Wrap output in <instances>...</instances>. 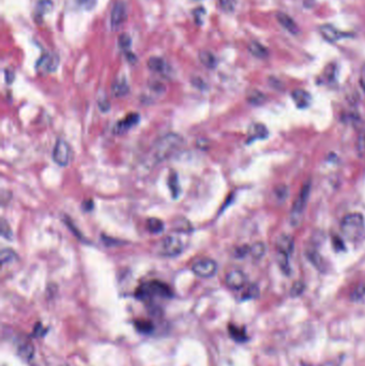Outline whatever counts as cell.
<instances>
[{
	"label": "cell",
	"instance_id": "484cf974",
	"mask_svg": "<svg viewBox=\"0 0 365 366\" xmlns=\"http://www.w3.org/2000/svg\"><path fill=\"white\" fill-rule=\"evenodd\" d=\"M135 326L140 333H151L154 330V326L149 320H138L135 322Z\"/></svg>",
	"mask_w": 365,
	"mask_h": 366
},
{
	"label": "cell",
	"instance_id": "ffe728a7",
	"mask_svg": "<svg viewBox=\"0 0 365 366\" xmlns=\"http://www.w3.org/2000/svg\"><path fill=\"white\" fill-rule=\"evenodd\" d=\"M200 62L208 68H214L218 64V60L216 56L209 50H202L200 52Z\"/></svg>",
	"mask_w": 365,
	"mask_h": 366
},
{
	"label": "cell",
	"instance_id": "ee69618b",
	"mask_svg": "<svg viewBox=\"0 0 365 366\" xmlns=\"http://www.w3.org/2000/svg\"><path fill=\"white\" fill-rule=\"evenodd\" d=\"M360 82H361V86H362L363 90L365 91V70H363V72H362V76H361Z\"/></svg>",
	"mask_w": 365,
	"mask_h": 366
},
{
	"label": "cell",
	"instance_id": "603a6c76",
	"mask_svg": "<svg viewBox=\"0 0 365 366\" xmlns=\"http://www.w3.org/2000/svg\"><path fill=\"white\" fill-rule=\"evenodd\" d=\"M147 230L152 234H160L164 230V224L161 220L152 218L147 220Z\"/></svg>",
	"mask_w": 365,
	"mask_h": 366
},
{
	"label": "cell",
	"instance_id": "b9f144b4",
	"mask_svg": "<svg viewBox=\"0 0 365 366\" xmlns=\"http://www.w3.org/2000/svg\"><path fill=\"white\" fill-rule=\"evenodd\" d=\"M4 75H6V82L8 84H11L14 80V73L11 70H6Z\"/></svg>",
	"mask_w": 365,
	"mask_h": 366
},
{
	"label": "cell",
	"instance_id": "1f68e13d",
	"mask_svg": "<svg viewBox=\"0 0 365 366\" xmlns=\"http://www.w3.org/2000/svg\"><path fill=\"white\" fill-rule=\"evenodd\" d=\"M260 294V289L256 285H250L243 294V299H254Z\"/></svg>",
	"mask_w": 365,
	"mask_h": 366
},
{
	"label": "cell",
	"instance_id": "7a4b0ae2",
	"mask_svg": "<svg viewBox=\"0 0 365 366\" xmlns=\"http://www.w3.org/2000/svg\"><path fill=\"white\" fill-rule=\"evenodd\" d=\"M135 296L142 301H152L156 298L170 299L172 296V292L162 282L150 280L136 289Z\"/></svg>",
	"mask_w": 365,
	"mask_h": 366
},
{
	"label": "cell",
	"instance_id": "ba28073f",
	"mask_svg": "<svg viewBox=\"0 0 365 366\" xmlns=\"http://www.w3.org/2000/svg\"><path fill=\"white\" fill-rule=\"evenodd\" d=\"M128 12L126 6L122 2H118L112 6V10L110 13V26L114 30L119 29L124 25V22L126 20Z\"/></svg>",
	"mask_w": 365,
	"mask_h": 366
},
{
	"label": "cell",
	"instance_id": "d590c367",
	"mask_svg": "<svg viewBox=\"0 0 365 366\" xmlns=\"http://www.w3.org/2000/svg\"><path fill=\"white\" fill-rule=\"evenodd\" d=\"M276 195L278 196L280 200H285V198L288 196V188H286L285 186H280L276 190Z\"/></svg>",
	"mask_w": 365,
	"mask_h": 366
},
{
	"label": "cell",
	"instance_id": "f1b7e54d",
	"mask_svg": "<svg viewBox=\"0 0 365 366\" xmlns=\"http://www.w3.org/2000/svg\"><path fill=\"white\" fill-rule=\"evenodd\" d=\"M288 257L283 253H280V252H278V266L280 269L282 270L285 274H290V260H288Z\"/></svg>",
	"mask_w": 365,
	"mask_h": 366
},
{
	"label": "cell",
	"instance_id": "d6986e66",
	"mask_svg": "<svg viewBox=\"0 0 365 366\" xmlns=\"http://www.w3.org/2000/svg\"><path fill=\"white\" fill-rule=\"evenodd\" d=\"M306 256L308 258V260L312 262V264L315 266L318 270H320V271L324 270L326 262L317 250H308Z\"/></svg>",
	"mask_w": 365,
	"mask_h": 366
},
{
	"label": "cell",
	"instance_id": "e575fe53",
	"mask_svg": "<svg viewBox=\"0 0 365 366\" xmlns=\"http://www.w3.org/2000/svg\"><path fill=\"white\" fill-rule=\"evenodd\" d=\"M2 237H4L6 239L12 238V230H11L10 226L8 225L6 220L4 218H2Z\"/></svg>",
	"mask_w": 365,
	"mask_h": 366
},
{
	"label": "cell",
	"instance_id": "8fae6325",
	"mask_svg": "<svg viewBox=\"0 0 365 366\" xmlns=\"http://www.w3.org/2000/svg\"><path fill=\"white\" fill-rule=\"evenodd\" d=\"M140 121V115L138 114H128L124 119L118 121L117 124L114 126V133L115 134H122L126 133L128 130L132 128L134 126L138 124Z\"/></svg>",
	"mask_w": 365,
	"mask_h": 366
},
{
	"label": "cell",
	"instance_id": "83f0119b",
	"mask_svg": "<svg viewBox=\"0 0 365 366\" xmlns=\"http://www.w3.org/2000/svg\"><path fill=\"white\" fill-rule=\"evenodd\" d=\"M230 336L239 342L246 340V334L244 329H240V328L234 326H230Z\"/></svg>",
	"mask_w": 365,
	"mask_h": 366
},
{
	"label": "cell",
	"instance_id": "9c48e42d",
	"mask_svg": "<svg viewBox=\"0 0 365 366\" xmlns=\"http://www.w3.org/2000/svg\"><path fill=\"white\" fill-rule=\"evenodd\" d=\"M226 285L234 290L242 289L246 284V276L241 270H232L225 278Z\"/></svg>",
	"mask_w": 365,
	"mask_h": 366
},
{
	"label": "cell",
	"instance_id": "6da1fadb",
	"mask_svg": "<svg viewBox=\"0 0 365 366\" xmlns=\"http://www.w3.org/2000/svg\"><path fill=\"white\" fill-rule=\"evenodd\" d=\"M184 146V138L178 134L170 133L160 138L154 148V156L158 162L166 161L177 154Z\"/></svg>",
	"mask_w": 365,
	"mask_h": 366
},
{
	"label": "cell",
	"instance_id": "f546056e",
	"mask_svg": "<svg viewBox=\"0 0 365 366\" xmlns=\"http://www.w3.org/2000/svg\"><path fill=\"white\" fill-rule=\"evenodd\" d=\"M52 9V0H39L36 4V15L42 16Z\"/></svg>",
	"mask_w": 365,
	"mask_h": 366
},
{
	"label": "cell",
	"instance_id": "ab89813d",
	"mask_svg": "<svg viewBox=\"0 0 365 366\" xmlns=\"http://www.w3.org/2000/svg\"><path fill=\"white\" fill-rule=\"evenodd\" d=\"M204 14V10L202 9V8H198L195 12H194V15H195V20H196V22L197 24H202V15Z\"/></svg>",
	"mask_w": 365,
	"mask_h": 366
},
{
	"label": "cell",
	"instance_id": "44dd1931",
	"mask_svg": "<svg viewBox=\"0 0 365 366\" xmlns=\"http://www.w3.org/2000/svg\"><path fill=\"white\" fill-rule=\"evenodd\" d=\"M168 186L170 188V193L174 197V200H177L178 196L180 195V186H179V180H178V176L177 174L174 172H172L170 174V179H168Z\"/></svg>",
	"mask_w": 365,
	"mask_h": 366
},
{
	"label": "cell",
	"instance_id": "bcb514c9",
	"mask_svg": "<svg viewBox=\"0 0 365 366\" xmlns=\"http://www.w3.org/2000/svg\"><path fill=\"white\" fill-rule=\"evenodd\" d=\"M64 366H66V365H64Z\"/></svg>",
	"mask_w": 365,
	"mask_h": 366
},
{
	"label": "cell",
	"instance_id": "7c38bea8",
	"mask_svg": "<svg viewBox=\"0 0 365 366\" xmlns=\"http://www.w3.org/2000/svg\"><path fill=\"white\" fill-rule=\"evenodd\" d=\"M294 248V242L292 237H290V234H282L280 236H278V238L276 239L278 252L290 256L292 254Z\"/></svg>",
	"mask_w": 365,
	"mask_h": 366
},
{
	"label": "cell",
	"instance_id": "8d00e7d4",
	"mask_svg": "<svg viewBox=\"0 0 365 366\" xmlns=\"http://www.w3.org/2000/svg\"><path fill=\"white\" fill-rule=\"evenodd\" d=\"M250 248L248 246H240L238 248H236V250H234L236 257L243 258L244 256H246L250 253Z\"/></svg>",
	"mask_w": 365,
	"mask_h": 366
},
{
	"label": "cell",
	"instance_id": "277c9868",
	"mask_svg": "<svg viewBox=\"0 0 365 366\" xmlns=\"http://www.w3.org/2000/svg\"><path fill=\"white\" fill-rule=\"evenodd\" d=\"M310 188H312V183L310 180L304 182L298 196H296V198L294 202L292 213H290V222L294 227L298 226L302 220L303 213H304V210H306V207L308 202V197L310 194Z\"/></svg>",
	"mask_w": 365,
	"mask_h": 366
},
{
	"label": "cell",
	"instance_id": "f6af8a7d",
	"mask_svg": "<svg viewBox=\"0 0 365 366\" xmlns=\"http://www.w3.org/2000/svg\"><path fill=\"white\" fill-rule=\"evenodd\" d=\"M126 58H128V60H130V61H134L136 59L135 56L130 52H128V54H126Z\"/></svg>",
	"mask_w": 365,
	"mask_h": 366
},
{
	"label": "cell",
	"instance_id": "4dcf8cb0",
	"mask_svg": "<svg viewBox=\"0 0 365 366\" xmlns=\"http://www.w3.org/2000/svg\"><path fill=\"white\" fill-rule=\"evenodd\" d=\"M18 255L15 254V252L10 248H4L2 250V254H0V259H2V264H4L6 262H10L14 259H16Z\"/></svg>",
	"mask_w": 365,
	"mask_h": 366
},
{
	"label": "cell",
	"instance_id": "5b68a950",
	"mask_svg": "<svg viewBox=\"0 0 365 366\" xmlns=\"http://www.w3.org/2000/svg\"><path fill=\"white\" fill-rule=\"evenodd\" d=\"M192 270L196 274L197 276L204 278H209L214 276L218 271V264L214 260L209 258L200 259L193 264Z\"/></svg>",
	"mask_w": 365,
	"mask_h": 366
},
{
	"label": "cell",
	"instance_id": "5bb4252c",
	"mask_svg": "<svg viewBox=\"0 0 365 366\" xmlns=\"http://www.w3.org/2000/svg\"><path fill=\"white\" fill-rule=\"evenodd\" d=\"M292 100L298 108H306L310 105L312 96L308 91L303 89H296L292 94Z\"/></svg>",
	"mask_w": 365,
	"mask_h": 366
},
{
	"label": "cell",
	"instance_id": "3957f363",
	"mask_svg": "<svg viewBox=\"0 0 365 366\" xmlns=\"http://www.w3.org/2000/svg\"><path fill=\"white\" fill-rule=\"evenodd\" d=\"M340 230L348 239H358L364 230V216L358 212L349 213L342 220Z\"/></svg>",
	"mask_w": 365,
	"mask_h": 366
},
{
	"label": "cell",
	"instance_id": "d6a6232c",
	"mask_svg": "<svg viewBox=\"0 0 365 366\" xmlns=\"http://www.w3.org/2000/svg\"><path fill=\"white\" fill-rule=\"evenodd\" d=\"M118 43H119V46L121 48L126 50L130 48V46H131V38L128 36V34H120L119 38H118Z\"/></svg>",
	"mask_w": 365,
	"mask_h": 366
},
{
	"label": "cell",
	"instance_id": "60d3db41",
	"mask_svg": "<svg viewBox=\"0 0 365 366\" xmlns=\"http://www.w3.org/2000/svg\"><path fill=\"white\" fill-rule=\"evenodd\" d=\"M358 148L360 152H364L365 151V134L361 135L359 137V142H358Z\"/></svg>",
	"mask_w": 365,
	"mask_h": 366
},
{
	"label": "cell",
	"instance_id": "f35d334b",
	"mask_svg": "<svg viewBox=\"0 0 365 366\" xmlns=\"http://www.w3.org/2000/svg\"><path fill=\"white\" fill-rule=\"evenodd\" d=\"M303 290H304L303 283H301V282H296V283H294L292 288V296H299L300 294H302Z\"/></svg>",
	"mask_w": 365,
	"mask_h": 366
},
{
	"label": "cell",
	"instance_id": "9a60e30c",
	"mask_svg": "<svg viewBox=\"0 0 365 366\" xmlns=\"http://www.w3.org/2000/svg\"><path fill=\"white\" fill-rule=\"evenodd\" d=\"M319 32H320V34L322 36L324 40L331 42V43L336 42L338 40L340 39V36H342V34L338 32V30L336 27H333L332 25H329V24L320 26V28H319Z\"/></svg>",
	"mask_w": 365,
	"mask_h": 366
},
{
	"label": "cell",
	"instance_id": "4fadbf2b",
	"mask_svg": "<svg viewBox=\"0 0 365 366\" xmlns=\"http://www.w3.org/2000/svg\"><path fill=\"white\" fill-rule=\"evenodd\" d=\"M276 20L280 22V26L287 30L288 32H290L294 36L299 34L298 25H296V22L288 14L283 12L276 13Z\"/></svg>",
	"mask_w": 365,
	"mask_h": 366
},
{
	"label": "cell",
	"instance_id": "cb8c5ba5",
	"mask_svg": "<svg viewBox=\"0 0 365 366\" xmlns=\"http://www.w3.org/2000/svg\"><path fill=\"white\" fill-rule=\"evenodd\" d=\"M264 100H266L264 94L258 90L250 91L248 94V101L253 105H260L264 102Z\"/></svg>",
	"mask_w": 365,
	"mask_h": 366
},
{
	"label": "cell",
	"instance_id": "74e56055",
	"mask_svg": "<svg viewBox=\"0 0 365 366\" xmlns=\"http://www.w3.org/2000/svg\"><path fill=\"white\" fill-rule=\"evenodd\" d=\"M363 296H365V285L358 286L354 289V292L352 294V299L354 300H358V299L362 298Z\"/></svg>",
	"mask_w": 365,
	"mask_h": 366
},
{
	"label": "cell",
	"instance_id": "d4e9b609",
	"mask_svg": "<svg viewBox=\"0 0 365 366\" xmlns=\"http://www.w3.org/2000/svg\"><path fill=\"white\" fill-rule=\"evenodd\" d=\"M266 253V246L262 242L254 243L250 248V254L254 259H260Z\"/></svg>",
	"mask_w": 365,
	"mask_h": 366
},
{
	"label": "cell",
	"instance_id": "7402d4cb",
	"mask_svg": "<svg viewBox=\"0 0 365 366\" xmlns=\"http://www.w3.org/2000/svg\"><path fill=\"white\" fill-rule=\"evenodd\" d=\"M268 135L267 128L262 124H255L252 126L250 131V140H253L256 138H264Z\"/></svg>",
	"mask_w": 365,
	"mask_h": 366
},
{
	"label": "cell",
	"instance_id": "ac0fdd59",
	"mask_svg": "<svg viewBox=\"0 0 365 366\" xmlns=\"http://www.w3.org/2000/svg\"><path fill=\"white\" fill-rule=\"evenodd\" d=\"M148 68L151 71L158 73H165L167 70V64L165 60L160 57H151L148 60Z\"/></svg>",
	"mask_w": 365,
	"mask_h": 366
},
{
	"label": "cell",
	"instance_id": "4316f807",
	"mask_svg": "<svg viewBox=\"0 0 365 366\" xmlns=\"http://www.w3.org/2000/svg\"><path fill=\"white\" fill-rule=\"evenodd\" d=\"M18 354L22 358H24L25 360H30L34 356V348L30 342H24V344L18 348Z\"/></svg>",
	"mask_w": 365,
	"mask_h": 366
},
{
	"label": "cell",
	"instance_id": "2e32d148",
	"mask_svg": "<svg viewBox=\"0 0 365 366\" xmlns=\"http://www.w3.org/2000/svg\"><path fill=\"white\" fill-rule=\"evenodd\" d=\"M248 52L252 54L254 57L260 58V59H264L269 56V52L268 50L262 44L258 43V42H250L248 46Z\"/></svg>",
	"mask_w": 365,
	"mask_h": 366
},
{
	"label": "cell",
	"instance_id": "e0dca14e",
	"mask_svg": "<svg viewBox=\"0 0 365 366\" xmlns=\"http://www.w3.org/2000/svg\"><path fill=\"white\" fill-rule=\"evenodd\" d=\"M128 91H130V87H128L126 80H117L112 85V92L117 98L124 96Z\"/></svg>",
	"mask_w": 365,
	"mask_h": 366
},
{
	"label": "cell",
	"instance_id": "7bdbcfd3",
	"mask_svg": "<svg viewBox=\"0 0 365 366\" xmlns=\"http://www.w3.org/2000/svg\"><path fill=\"white\" fill-rule=\"evenodd\" d=\"M82 208H84V210H87V211H89V210H91V209L94 208V202H91V200H86V202H84V204H82Z\"/></svg>",
	"mask_w": 365,
	"mask_h": 366
},
{
	"label": "cell",
	"instance_id": "30bf717a",
	"mask_svg": "<svg viewBox=\"0 0 365 366\" xmlns=\"http://www.w3.org/2000/svg\"><path fill=\"white\" fill-rule=\"evenodd\" d=\"M59 64V58L55 54H45L36 64V70L42 73L54 72Z\"/></svg>",
	"mask_w": 365,
	"mask_h": 366
},
{
	"label": "cell",
	"instance_id": "52a82bcc",
	"mask_svg": "<svg viewBox=\"0 0 365 366\" xmlns=\"http://www.w3.org/2000/svg\"><path fill=\"white\" fill-rule=\"evenodd\" d=\"M184 250V243L176 236H167L161 242V254L166 257H174Z\"/></svg>",
	"mask_w": 365,
	"mask_h": 366
},
{
	"label": "cell",
	"instance_id": "8992f818",
	"mask_svg": "<svg viewBox=\"0 0 365 366\" xmlns=\"http://www.w3.org/2000/svg\"><path fill=\"white\" fill-rule=\"evenodd\" d=\"M72 158V151L69 144H68L64 140H58L54 151H52V160H54L55 163L59 166H66L71 162Z\"/></svg>",
	"mask_w": 365,
	"mask_h": 366
},
{
	"label": "cell",
	"instance_id": "836d02e7",
	"mask_svg": "<svg viewBox=\"0 0 365 366\" xmlns=\"http://www.w3.org/2000/svg\"><path fill=\"white\" fill-rule=\"evenodd\" d=\"M220 4L226 12H232L236 8V0H220Z\"/></svg>",
	"mask_w": 365,
	"mask_h": 366
}]
</instances>
